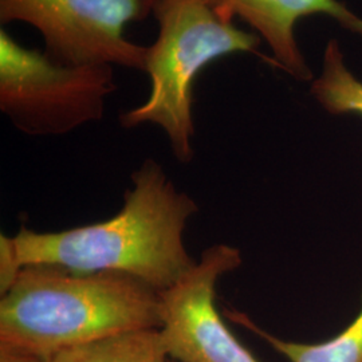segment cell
<instances>
[{"label": "cell", "instance_id": "obj_1", "mask_svg": "<svg viewBox=\"0 0 362 362\" xmlns=\"http://www.w3.org/2000/svg\"><path fill=\"white\" fill-rule=\"evenodd\" d=\"M132 182L124 207L110 219L58 233L22 227L13 236L22 267L55 264L78 272H124L158 293L177 284L196 264L182 235L199 207L155 160H145L132 173Z\"/></svg>", "mask_w": 362, "mask_h": 362}, {"label": "cell", "instance_id": "obj_2", "mask_svg": "<svg viewBox=\"0 0 362 362\" xmlns=\"http://www.w3.org/2000/svg\"><path fill=\"white\" fill-rule=\"evenodd\" d=\"M160 325V293L124 272L28 264L0 300V348L40 361Z\"/></svg>", "mask_w": 362, "mask_h": 362}, {"label": "cell", "instance_id": "obj_3", "mask_svg": "<svg viewBox=\"0 0 362 362\" xmlns=\"http://www.w3.org/2000/svg\"><path fill=\"white\" fill-rule=\"evenodd\" d=\"M158 35L148 47L145 73L151 93L143 105L119 117L127 129L153 124L164 130L173 156L182 164L194 158V79L214 61L233 54H258L262 42L226 21L199 0H156Z\"/></svg>", "mask_w": 362, "mask_h": 362}, {"label": "cell", "instance_id": "obj_4", "mask_svg": "<svg viewBox=\"0 0 362 362\" xmlns=\"http://www.w3.org/2000/svg\"><path fill=\"white\" fill-rule=\"evenodd\" d=\"M116 90L113 66L65 65L0 30V110L28 136H61L100 121Z\"/></svg>", "mask_w": 362, "mask_h": 362}, {"label": "cell", "instance_id": "obj_5", "mask_svg": "<svg viewBox=\"0 0 362 362\" xmlns=\"http://www.w3.org/2000/svg\"><path fill=\"white\" fill-rule=\"evenodd\" d=\"M156 0H0V23L23 22L45 39V52L65 65L145 70L148 47L125 37L127 27L153 13Z\"/></svg>", "mask_w": 362, "mask_h": 362}, {"label": "cell", "instance_id": "obj_6", "mask_svg": "<svg viewBox=\"0 0 362 362\" xmlns=\"http://www.w3.org/2000/svg\"><path fill=\"white\" fill-rule=\"evenodd\" d=\"M236 247H208L177 284L160 293L158 327L169 358L177 362H260L223 322L216 284L242 264Z\"/></svg>", "mask_w": 362, "mask_h": 362}, {"label": "cell", "instance_id": "obj_7", "mask_svg": "<svg viewBox=\"0 0 362 362\" xmlns=\"http://www.w3.org/2000/svg\"><path fill=\"white\" fill-rule=\"evenodd\" d=\"M233 22L240 18L262 39L272 54V64L298 81L313 78L310 67L298 46V22L311 15H326L346 31L362 37V18L339 0H199Z\"/></svg>", "mask_w": 362, "mask_h": 362}, {"label": "cell", "instance_id": "obj_8", "mask_svg": "<svg viewBox=\"0 0 362 362\" xmlns=\"http://www.w3.org/2000/svg\"><path fill=\"white\" fill-rule=\"evenodd\" d=\"M227 317L264 339L290 362H362V308L339 334L320 344H300L272 336L239 311H227Z\"/></svg>", "mask_w": 362, "mask_h": 362}, {"label": "cell", "instance_id": "obj_9", "mask_svg": "<svg viewBox=\"0 0 362 362\" xmlns=\"http://www.w3.org/2000/svg\"><path fill=\"white\" fill-rule=\"evenodd\" d=\"M40 362H170L158 329H140L64 350Z\"/></svg>", "mask_w": 362, "mask_h": 362}, {"label": "cell", "instance_id": "obj_10", "mask_svg": "<svg viewBox=\"0 0 362 362\" xmlns=\"http://www.w3.org/2000/svg\"><path fill=\"white\" fill-rule=\"evenodd\" d=\"M310 91L332 115L362 117V81L346 66L342 49L334 39L326 45L322 70L313 81Z\"/></svg>", "mask_w": 362, "mask_h": 362}, {"label": "cell", "instance_id": "obj_11", "mask_svg": "<svg viewBox=\"0 0 362 362\" xmlns=\"http://www.w3.org/2000/svg\"><path fill=\"white\" fill-rule=\"evenodd\" d=\"M13 238L1 233L0 236V294L1 297L13 287L19 272H22Z\"/></svg>", "mask_w": 362, "mask_h": 362}, {"label": "cell", "instance_id": "obj_12", "mask_svg": "<svg viewBox=\"0 0 362 362\" xmlns=\"http://www.w3.org/2000/svg\"><path fill=\"white\" fill-rule=\"evenodd\" d=\"M0 362H40V360L18 351L0 348Z\"/></svg>", "mask_w": 362, "mask_h": 362}, {"label": "cell", "instance_id": "obj_13", "mask_svg": "<svg viewBox=\"0 0 362 362\" xmlns=\"http://www.w3.org/2000/svg\"><path fill=\"white\" fill-rule=\"evenodd\" d=\"M170 362H173V361H170Z\"/></svg>", "mask_w": 362, "mask_h": 362}]
</instances>
